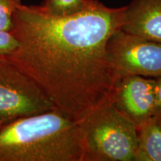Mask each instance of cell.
<instances>
[{
	"mask_svg": "<svg viewBox=\"0 0 161 161\" xmlns=\"http://www.w3.org/2000/svg\"><path fill=\"white\" fill-rule=\"evenodd\" d=\"M77 120L58 109L17 118L0 128V161H84Z\"/></svg>",
	"mask_w": 161,
	"mask_h": 161,
	"instance_id": "7a4b0ae2",
	"label": "cell"
},
{
	"mask_svg": "<svg viewBox=\"0 0 161 161\" xmlns=\"http://www.w3.org/2000/svg\"><path fill=\"white\" fill-rule=\"evenodd\" d=\"M124 10L97 1L80 13L57 17L22 5L11 31L19 46L3 58L35 80L56 109L78 121L113 100L119 79L107 43L121 29Z\"/></svg>",
	"mask_w": 161,
	"mask_h": 161,
	"instance_id": "6da1fadb",
	"label": "cell"
},
{
	"mask_svg": "<svg viewBox=\"0 0 161 161\" xmlns=\"http://www.w3.org/2000/svg\"><path fill=\"white\" fill-rule=\"evenodd\" d=\"M96 2L97 0H44L40 8L49 15L65 17L89 8Z\"/></svg>",
	"mask_w": 161,
	"mask_h": 161,
	"instance_id": "9c48e42d",
	"label": "cell"
},
{
	"mask_svg": "<svg viewBox=\"0 0 161 161\" xmlns=\"http://www.w3.org/2000/svg\"><path fill=\"white\" fill-rule=\"evenodd\" d=\"M107 55L118 79L130 75L161 77V43L119 29L107 43Z\"/></svg>",
	"mask_w": 161,
	"mask_h": 161,
	"instance_id": "5b68a950",
	"label": "cell"
},
{
	"mask_svg": "<svg viewBox=\"0 0 161 161\" xmlns=\"http://www.w3.org/2000/svg\"><path fill=\"white\" fill-rule=\"evenodd\" d=\"M155 78L140 75L119 79L112 102L137 128L154 115Z\"/></svg>",
	"mask_w": 161,
	"mask_h": 161,
	"instance_id": "8992f818",
	"label": "cell"
},
{
	"mask_svg": "<svg viewBox=\"0 0 161 161\" xmlns=\"http://www.w3.org/2000/svg\"><path fill=\"white\" fill-rule=\"evenodd\" d=\"M134 161H161V119L152 116L137 127Z\"/></svg>",
	"mask_w": 161,
	"mask_h": 161,
	"instance_id": "ba28073f",
	"label": "cell"
},
{
	"mask_svg": "<svg viewBox=\"0 0 161 161\" xmlns=\"http://www.w3.org/2000/svg\"><path fill=\"white\" fill-rule=\"evenodd\" d=\"M84 142V161H134L137 128L112 101L78 120Z\"/></svg>",
	"mask_w": 161,
	"mask_h": 161,
	"instance_id": "3957f363",
	"label": "cell"
},
{
	"mask_svg": "<svg viewBox=\"0 0 161 161\" xmlns=\"http://www.w3.org/2000/svg\"><path fill=\"white\" fill-rule=\"evenodd\" d=\"M19 41L11 31L0 29V57H8L16 52Z\"/></svg>",
	"mask_w": 161,
	"mask_h": 161,
	"instance_id": "8fae6325",
	"label": "cell"
},
{
	"mask_svg": "<svg viewBox=\"0 0 161 161\" xmlns=\"http://www.w3.org/2000/svg\"><path fill=\"white\" fill-rule=\"evenodd\" d=\"M55 108L35 80L5 58L0 57L1 122L6 123Z\"/></svg>",
	"mask_w": 161,
	"mask_h": 161,
	"instance_id": "277c9868",
	"label": "cell"
},
{
	"mask_svg": "<svg viewBox=\"0 0 161 161\" xmlns=\"http://www.w3.org/2000/svg\"><path fill=\"white\" fill-rule=\"evenodd\" d=\"M4 124V122H1V121H0V128H1L2 127V125H3Z\"/></svg>",
	"mask_w": 161,
	"mask_h": 161,
	"instance_id": "4fadbf2b",
	"label": "cell"
},
{
	"mask_svg": "<svg viewBox=\"0 0 161 161\" xmlns=\"http://www.w3.org/2000/svg\"><path fill=\"white\" fill-rule=\"evenodd\" d=\"M22 5V0H0V29L12 31L14 14Z\"/></svg>",
	"mask_w": 161,
	"mask_h": 161,
	"instance_id": "30bf717a",
	"label": "cell"
},
{
	"mask_svg": "<svg viewBox=\"0 0 161 161\" xmlns=\"http://www.w3.org/2000/svg\"><path fill=\"white\" fill-rule=\"evenodd\" d=\"M121 30L161 43V0H133L125 7Z\"/></svg>",
	"mask_w": 161,
	"mask_h": 161,
	"instance_id": "52a82bcc",
	"label": "cell"
},
{
	"mask_svg": "<svg viewBox=\"0 0 161 161\" xmlns=\"http://www.w3.org/2000/svg\"><path fill=\"white\" fill-rule=\"evenodd\" d=\"M154 115L161 119V77L155 78V90H154Z\"/></svg>",
	"mask_w": 161,
	"mask_h": 161,
	"instance_id": "7c38bea8",
	"label": "cell"
}]
</instances>
